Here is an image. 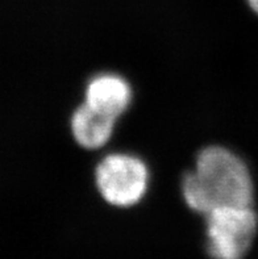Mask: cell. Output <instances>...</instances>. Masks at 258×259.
Segmentation results:
<instances>
[{
	"instance_id": "1",
	"label": "cell",
	"mask_w": 258,
	"mask_h": 259,
	"mask_svg": "<svg viewBox=\"0 0 258 259\" xmlns=\"http://www.w3.org/2000/svg\"><path fill=\"white\" fill-rule=\"evenodd\" d=\"M182 192L187 205L206 216L216 208L252 205L254 187L245 162L213 145L196 155L195 168L183 178Z\"/></svg>"
},
{
	"instance_id": "2",
	"label": "cell",
	"mask_w": 258,
	"mask_h": 259,
	"mask_svg": "<svg viewBox=\"0 0 258 259\" xmlns=\"http://www.w3.org/2000/svg\"><path fill=\"white\" fill-rule=\"evenodd\" d=\"M149 168L141 158L129 153L105 155L95 168V183L108 204L119 208L140 203L149 188Z\"/></svg>"
},
{
	"instance_id": "3",
	"label": "cell",
	"mask_w": 258,
	"mask_h": 259,
	"mask_svg": "<svg viewBox=\"0 0 258 259\" xmlns=\"http://www.w3.org/2000/svg\"><path fill=\"white\" fill-rule=\"evenodd\" d=\"M207 217V249L213 259H242L257 234L258 219L252 205L211 210Z\"/></svg>"
},
{
	"instance_id": "4",
	"label": "cell",
	"mask_w": 258,
	"mask_h": 259,
	"mask_svg": "<svg viewBox=\"0 0 258 259\" xmlns=\"http://www.w3.org/2000/svg\"><path fill=\"white\" fill-rule=\"evenodd\" d=\"M132 87L127 79L114 72L92 76L85 90V104L118 120L132 103Z\"/></svg>"
},
{
	"instance_id": "5",
	"label": "cell",
	"mask_w": 258,
	"mask_h": 259,
	"mask_svg": "<svg viewBox=\"0 0 258 259\" xmlns=\"http://www.w3.org/2000/svg\"><path fill=\"white\" fill-rule=\"evenodd\" d=\"M116 120L87 104H82L74 111L70 120L71 133L77 144L88 150H96L109 142L115 131Z\"/></svg>"
},
{
	"instance_id": "6",
	"label": "cell",
	"mask_w": 258,
	"mask_h": 259,
	"mask_svg": "<svg viewBox=\"0 0 258 259\" xmlns=\"http://www.w3.org/2000/svg\"><path fill=\"white\" fill-rule=\"evenodd\" d=\"M246 2H248L249 7L258 15V0H246Z\"/></svg>"
}]
</instances>
